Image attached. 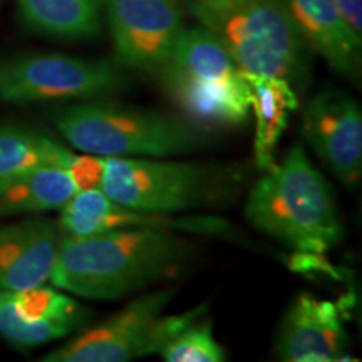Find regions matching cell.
Here are the masks:
<instances>
[{"mask_svg": "<svg viewBox=\"0 0 362 362\" xmlns=\"http://www.w3.org/2000/svg\"><path fill=\"white\" fill-rule=\"evenodd\" d=\"M192 248L188 240L168 230L62 235L49 282L88 300H116L173 274L188 260Z\"/></svg>", "mask_w": 362, "mask_h": 362, "instance_id": "1", "label": "cell"}, {"mask_svg": "<svg viewBox=\"0 0 362 362\" xmlns=\"http://www.w3.org/2000/svg\"><path fill=\"white\" fill-rule=\"evenodd\" d=\"M245 216L257 230L298 253H324L341 242L336 198L302 144L253 185Z\"/></svg>", "mask_w": 362, "mask_h": 362, "instance_id": "2", "label": "cell"}, {"mask_svg": "<svg viewBox=\"0 0 362 362\" xmlns=\"http://www.w3.org/2000/svg\"><path fill=\"white\" fill-rule=\"evenodd\" d=\"M198 25L210 30L242 72L274 76L302 89L309 45L282 0H185Z\"/></svg>", "mask_w": 362, "mask_h": 362, "instance_id": "3", "label": "cell"}, {"mask_svg": "<svg viewBox=\"0 0 362 362\" xmlns=\"http://www.w3.org/2000/svg\"><path fill=\"white\" fill-rule=\"evenodd\" d=\"M52 123L71 146L101 158H166L202 143L192 121L101 98L59 107Z\"/></svg>", "mask_w": 362, "mask_h": 362, "instance_id": "4", "label": "cell"}, {"mask_svg": "<svg viewBox=\"0 0 362 362\" xmlns=\"http://www.w3.org/2000/svg\"><path fill=\"white\" fill-rule=\"evenodd\" d=\"M165 93L197 126H238L250 111V88L218 39L205 27L181 30L158 71Z\"/></svg>", "mask_w": 362, "mask_h": 362, "instance_id": "5", "label": "cell"}, {"mask_svg": "<svg viewBox=\"0 0 362 362\" xmlns=\"http://www.w3.org/2000/svg\"><path fill=\"white\" fill-rule=\"evenodd\" d=\"M170 291L149 292L94 327L81 330L69 342L47 352L44 362H126L160 354L161 347L181 329L200 319L205 307L163 317Z\"/></svg>", "mask_w": 362, "mask_h": 362, "instance_id": "6", "label": "cell"}, {"mask_svg": "<svg viewBox=\"0 0 362 362\" xmlns=\"http://www.w3.org/2000/svg\"><path fill=\"white\" fill-rule=\"evenodd\" d=\"M124 88L119 66L104 59L33 54L0 66V99L13 104L88 101Z\"/></svg>", "mask_w": 362, "mask_h": 362, "instance_id": "7", "label": "cell"}, {"mask_svg": "<svg viewBox=\"0 0 362 362\" xmlns=\"http://www.w3.org/2000/svg\"><path fill=\"white\" fill-rule=\"evenodd\" d=\"M99 189L112 202L136 210L178 214L208 202L210 175L193 163L104 158Z\"/></svg>", "mask_w": 362, "mask_h": 362, "instance_id": "8", "label": "cell"}, {"mask_svg": "<svg viewBox=\"0 0 362 362\" xmlns=\"http://www.w3.org/2000/svg\"><path fill=\"white\" fill-rule=\"evenodd\" d=\"M116 64L158 72L183 27L180 0H104Z\"/></svg>", "mask_w": 362, "mask_h": 362, "instance_id": "9", "label": "cell"}, {"mask_svg": "<svg viewBox=\"0 0 362 362\" xmlns=\"http://www.w3.org/2000/svg\"><path fill=\"white\" fill-rule=\"evenodd\" d=\"M59 216V230L67 237H83L110 230L153 228L176 233L215 235L225 237L232 233V225L218 216L156 214L129 208L112 202L101 189L78 192L64 206Z\"/></svg>", "mask_w": 362, "mask_h": 362, "instance_id": "10", "label": "cell"}, {"mask_svg": "<svg viewBox=\"0 0 362 362\" xmlns=\"http://www.w3.org/2000/svg\"><path fill=\"white\" fill-rule=\"evenodd\" d=\"M302 131L312 151L339 181L356 187L362 175V112L354 98L325 89L307 103Z\"/></svg>", "mask_w": 362, "mask_h": 362, "instance_id": "11", "label": "cell"}, {"mask_svg": "<svg viewBox=\"0 0 362 362\" xmlns=\"http://www.w3.org/2000/svg\"><path fill=\"white\" fill-rule=\"evenodd\" d=\"M88 320L89 310L57 287L0 292V336L19 349L64 339Z\"/></svg>", "mask_w": 362, "mask_h": 362, "instance_id": "12", "label": "cell"}, {"mask_svg": "<svg viewBox=\"0 0 362 362\" xmlns=\"http://www.w3.org/2000/svg\"><path fill=\"white\" fill-rule=\"evenodd\" d=\"M349 336L344 304L300 293L280 324L275 354L287 362L346 361Z\"/></svg>", "mask_w": 362, "mask_h": 362, "instance_id": "13", "label": "cell"}, {"mask_svg": "<svg viewBox=\"0 0 362 362\" xmlns=\"http://www.w3.org/2000/svg\"><path fill=\"white\" fill-rule=\"evenodd\" d=\"M61 238L57 223L47 218L0 225V292L47 284Z\"/></svg>", "mask_w": 362, "mask_h": 362, "instance_id": "14", "label": "cell"}, {"mask_svg": "<svg viewBox=\"0 0 362 362\" xmlns=\"http://www.w3.org/2000/svg\"><path fill=\"white\" fill-rule=\"evenodd\" d=\"M309 49L344 78H361L362 37L347 24L336 0H282Z\"/></svg>", "mask_w": 362, "mask_h": 362, "instance_id": "15", "label": "cell"}, {"mask_svg": "<svg viewBox=\"0 0 362 362\" xmlns=\"http://www.w3.org/2000/svg\"><path fill=\"white\" fill-rule=\"evenodd\" d=\"M250 88V110L255 116L253 153L257 166L264 171L275 168V153L287 128L291 112L298 107L297 90L287 81L274 76L243 72Z\"/></svg>", "mask_w": 362, "mask_h": 362, "instance_id": "16", "label": "cell"}, {"mask_svg": "<svg viewBox=\"0 0 362 362\" xmlns=\"http://www.w3.org/2000/svg\"><path fill=\"white\" fill-rule=\"evenodd\" d=\"M78 193L64 168H39L0 181V220L61 210Z\"/></svg>", "mask_w": 362, "mask_h": 362, "instance_id": "17", "label": "cell"}, {"mask_svg": "<svg viewBox=\"0 0 362 362\" xmlns=\"http://www.w3.org/2000/svg\"><path fill=\"white\" fill-rule=\"evenodd\" d=\"M21 19L56 39H89L101 30V0H17Z\"/></svg>", "mask_w": 362, "mask_h": 362, "instance_id": "18", "label": "cell"}, {"mask_svg": "<svg viewBox=\"0 0 362 362\" xmlns=\"http://www.w3.org/2000/svg\"><path fill=\"white\" fill-rule=\"evenodd\" d=\"M74 153L56 139L22 126H0V181L39 168H67Z\"/></svg>", "mask_w": 362, "mask_h": 362, "instance_id": "19", "label": "cell"}, {"mask_svg": "<svg viewBox=\"0 0 362 362\" xmlns=\"http://www.w3.org/2000/svg\"><path fill=\"white\" fill-rule=\"evenodd\" d=\"M158 356L166 362H221L226 359L225 351L214 336L211 324L200 319L181 329L161 347Z\"/></svg>", "mask_w": 362, "mask_h": 362, "instance_id": "20", "label": "cell"}, {"mask_svg": "<svg viewBox=\"0 0 362 362\" xmlns=\"http://www.w3.org/2000/svg\"><path fill=\"white\" fill-rule=\"evenodd\" d=\"M67 173L74 180L78 192L101 188L104 173V158L96 155H74L67 166Z\"/></svg>", "mask_w": 362, "mask_h": 362, "instance_id": "21", "label": "cell"}, {"mask_svg": "<svg viewBox=\"0 0 362 362\" xmlns=\"http://www.w3.org/2000/svg\"><path fill=\"white\" fill-rule=\"evenodd\" d=\"M336 4L351 29L362 37V0H336Z\"/></svg>", "mask_w": 362, "mask_h": 362, "instance_id": "22", "label": "cell"}]
</instances>
